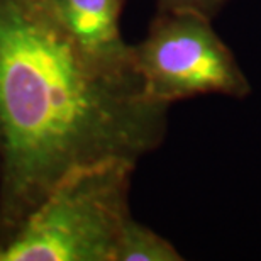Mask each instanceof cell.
<instances>
[{"label": "cell", "instance_id": "8992f818", "mask_svg": "<svg viewBox=\"0 0 261 261\" xmlns=\"http://www.w3.org/2000/svg\"><path fill=\"white\" fill-rule=\"evenodd\" d=\"M229 0H158V10L165 12H192L214 19Z\"/></svg>", "mask_w": 261, "mask_h": 261}, {"label": "cell", "instance_id": "7a4b0ae2", "mask_svg": "<svg viewBox=\"0 0 261 261\" xmlns=\"http://www.w3.org/2000/svg\"><path fill=\"white\" fill-rule=\"evenodd\" d=\"M136 165L103 160L68 171L0 241V261H114Z\"/></svg>", "mask_w": 261, "mask_h": 261}, {"label": "cell", "instance_id": "5b68a950", "mask_svg": "<svg viewBox=\"0 0 261 261\" xmlns=\"http://www.w3.org/2000/svg\"><path fill=\"white\" fill-rule=\"evenodd\" d=\"M184 256L161 234L130 216L119 238L114 261H181Z\"/></svg>", "mask_w": 261, "mask_h": 261}, {"label": "cell", "instance_id": "3957f363", "mask_svg": "<svg viewBox=\"0 0 261 261\" xmlns=\"http://www.w3.org/2000/svg\"><path fill=\"white\" fill-rule=\"evenodd\" d=\"M211 22L192 12H156L144 39L133 44L134 68L149 97L171 106L198 95H249L246 75Z\"/></svg>", "mask_w": 261, "mask_h": 261}, {"label": "cell", "instance_id": "277c9868", "mask_svg": "<svg viewBox=\"0 0 261 261\" xmlns=\"http://www.w3.org/2000/svg\"><path fill=\"white\" fill-rule=\"evenodd\" d=\"M51 2L73 43L93 65L114 75H138L134 68L133 44L124 41L121 31V17L126 0Z\"/></svg>", "mask_w": 261, "mask_h": 261}, {"label": "cell", "instance_id": "6da1fadb", "mask_svg": "<svg viewBox=\"0 0 261 261\" xmlns=\"http://www.w3.org/2000/svg\"><path fill=\"white\" fill-rule=\"evenodd\" d=\"M168 109L93 65L51 0H0V241L68 171L158 148Z\"/></svg>", "mask_w": 261, "mask_h": 261}]
</instances>
